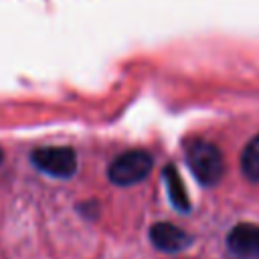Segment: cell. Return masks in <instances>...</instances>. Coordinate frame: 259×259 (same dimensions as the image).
<instances>
[{"mask_svg":"<svg viewBox=\"0 0 259 259\" xmlns=\"http://www.w3.org/2000/svg\"><path fill=\"white\" fill-rule=\"evenodd\" d=\"M241 170L249 180L259 182V134L255 138H251L249 144L243 148V152H241Z\"/></svg>","mask_w":259,"mask_h":259,"instance_id":"52a82bcc","label":"cell"},{"mask_svg":"<svg viewBox=\"0 0 259 259\" xmlns=\"http://www.w3.org/2000/svg\"><path fill=\"white\" fill-rule=\"evenodd\" d=\"M0 162H2V150H0Z\"/></svg>","mask_w":259,"mask_h":259,"instance_id":"ba28073f","label":"cell"},{"mask_svg":"<svg viewBox=\"0 0 259 259\" xmlns=\"http://www.w3.org/2000/svg\"><path fill=\"white\" fill-rule=\"evenodd\" d=\"M154 166L152 156L146 150H127L119 154L107 168V176L117 186H132L142 182Z\"/></svg>","mask_w":259,"mask_h":259,"instance_id":"7a4b0ae2","label":"cell"},{"mask_svg":"<svg viewBox=\"0 0 259 259\" xmlns=\"http://www.w3.org/2000/svg\"><path fill=\"white\" fill-rule=\"evenodd\" d=\"M32 164L53 178H69L77 170V156L67 146H47L38 148L30 156Z\"/></svg>","mask_w":259,"mask_h":259,"instance_id":"3957f363","label":"cell"},{"mask_svg":"<svg viewBox=\"0 0 259 259\" xmlns=\"http://www.w3.org/2000/svg\"><path fill=\"white\" fill-rule=\"evenodd\" d=\"M162 176H164V184H166L168 198H170L172 206H174L176 210L186 212V210L190 208V202H188V194H186V188H184V184H182V178H180L176 166L168 164V166L164 168V174H162Z\"/></svg>","mask_w":259,"mask_h":259,"instance_id":"8992f818","label":"cell"},{"mask_svg":"<svg viewBox=\"0 0 259 259\" xmlns=\"http://www.w3.org/2000/svg\"><path fill=\"white\" fill-rule=\"evenodd\" d=\"M229 249L245 259H259V225L241 223L235 225L227 235Z\"/></svg>","mask_w":259,"mask_h":259,"instance_id":"277c9868","label":"cell"},{"mask_svg":"<svg viewBox=\"0 0 259 259\" xmlns=\"http://www.w3.org/2000/svg\"><path fill=\"white\" fill-rule=\"evenodd\" d=\"M150 241H152V245L156 249H160L164 253L184 251L192 243L190 235L184 229H180V227H176L172 223H156V225H152Z\"/></svg>","mask_w":259,"mask_h":259,"instance_id":"5b68a950","label":"cell"},{"mask_svg":"<svg viewBox=\"0 0 259 259\" xmlns=\"http://www.w3.org/2000/svg\"><path fill=\"white\" fill-rule=\"evenodd\" d=\"M186 164L202 186H214L225 174V160L221 150L206 140L188 142Z\"/></svg>","mask_w":259,"mask_h":259,"instance_id":"6da1fadb","label":"cell"}]
</instances>
